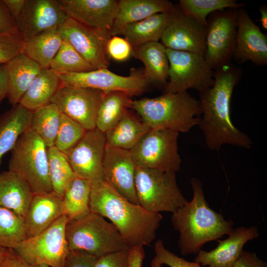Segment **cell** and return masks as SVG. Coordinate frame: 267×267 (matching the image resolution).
Returning a JSON list of instances; mask_svg holds the SVG:
<instances>
[{
	"label": "cell",
	"instance_id": "6da1fadb",
	"mask_svg": "<svg viewBox=\"0 0 267 267\" xmlns=\"http://www.w3.org/2000/svg\"><path fill=\"white\" fill-rule=\"evenodd\" d=\"M241 69L231 63L214 71L213 86L199 92L201 115L198 126L207 147L219 150L224 144L250 148L249 136L233 124L230 102L235 86L241 77Z\"/></svg>",
	"mask_w": 267,
	"mask_h": 267
},
{
	"label": "cell",
	"instance_id": "7a4b0ae2",
	"mask_svg": "<svg viewBox=\"0 0 267 267\" xmlns=\"http://www.w3.org/2000/svg\"><path fill=\"white\" fill-rule=\"evenodd\" d=\"M89 204L91 212L110 221L129 247L149 245L163 219L160 213L129 201L104 181L92 185Z\"/></svg>",
	"mask_w": 267,
	"mask_h": 267
},
{
	"label": "cell",
	"instance_id": "3957f363",
	"mask_svg": "<svg viewBox=\"0 0 267 267\" xmlns=\"http://www.w3.org/2000/svg\"><path fill=\"white\" fill-rule=\"evenodd\" d=\"M191 200L172 213L171 222L179 233L178 245L182 255L197 254L207 242L217 240L233 230L234 222L212 210L206 201L201 182L190 180Z\"/></svg>",
	"mask_w": 267,
	"mask_h": 267
},
{
	"label": "cell",
	"instance_id": "277c9868",
	"mask_svg": "<svg viewBox=\"0 0 267 267\" xmlns=\"http://www.w3.org/2000/svg\"><path fill=\"white\" fill-rule=\"evenodd\" d=\"M132 108L151 129H168L178 133L188 132L198 125L201 115L199 101L187 91L134 100Z\"/></svg>",
	"mask_w": 267,
	"mask_h": 267
},
{
	"label": "cell",
	"instance_id": "5b68a950",
	"mask_svg": "<svg viewBox=\"0 0 267 267\" xmlns=\"http://www.w3.org/2000/svg\"><path fill=\"white\" fill-rule=\"evenodd\" d=\"M65 236L69 250L83 251L97 258L130 248L111 222L91 212L68 220Z\"/></svg>",
	"mask_w": 267,
	"mask_h": 267
},
{
	"label": "cell",
	"instance_id": "8992f818",
	"mask_svg": "<svg viewBox=\"0 0 267 267\" xmlns=\"http://www.w3.org/2000/svg\"><path fill=\"white\" fill-rule=\"evenodd\" d=\"M47 146L30 128L19 137L11 149L8 170L22 177L34 194L53 191L49 174Z\"/></svg>",
	"mask_w": 267,
	"mask_h": 267
},
{
	"label": "cell",
	"instance_id": "52a82bcc",
	"mask_svg": "<svg viewBox=\"0 0 267 267\" xmlns=\"http://www.w3.org/2000/svg\"><path fill=\"white\" fill-rule=\"evenodd\" d=\"M135 187L138 204L152 213H173L188 202L174 172L136 167Z\"/></svg>",
	"mask_w": 267,
	"mask_h": 267
},
{
	"label": "cell",
	"instance_id": "ba28073f",
	"mask_svg": "<svg viewBox=\"0 0 267 267\" xmlns=\"http://www.w3.org/2000/svg\"><path fill=\"white\" fill-rule=\"evenodd\" d=\"M179 133L168 129H150L130 151L137 167L176 173L180 168Z\"/></svg>",
	"mask_w": 267,
	"mask_h": 267
},
{
	"label": "cell",
	"instance_id": "9c48e42d",
	"mask_svg": "<svg viewBox=\"0 0 267 267\" xmlns=\"http://www.w3.org/2000/svg\"><path fill=\"white\" fill-rule=\"evenodd\" d=\"M68 221L65 216H61L47 228L27 238L13 249L32 265L45 264L50 267H64L69 252L65 236Z\"/></svg>",
	"mask_w": 267,
	"mask_h": 267
},
{
	"label": "cell",
	"instance_id": "30bf717a",
	"mask_svg": "<svg viewBox=\"0 0 267 267\" xmlns=\"http://www.w3.org/2000/svg\"><path fill=\"white\" fill-rule=\"evenodd\" d=\"M166 51L169 67L164 93L184 92L190 89L200 92L213 86L214 71L203 55L166 48Z\"/></svg>",
	"mask_w": 267,
	"mask_h": 267
},
{
	"label": "cell",
	"instance_id": "8fae6325",
	"mask_svg": "<svg viewBox=\"0 0 267 267\" xmlns=\"http://www.w3.org/2000/svg\"><path fill=\"white\" fill-rule=\"evenodd\" d=\"M238 8L218 10L207 18L204 57L214 71L230 64L233 57Z\"/></svg>",
	"mask_w": 267,
	"mask_h": 267
},
{
	"label": "cell",
	"instance_id": "7c38bea8",
	"mask_svg": "<svg viewBox=\"0 0 267 267\" xmlns=\"http://www.w3.org/2000/svg\"><path fill=\"white\" fill-rule=\"evenodd\" d=\"M57 75L62 86L90 88L104 92L123 91L132 96L142 94L150 85L144 76L143 69L135 68H132L127 76L117 75L107 68Z\"/></svg>",
	"mask_w": 267,
	"mask_h": 267
},
{
	"label": "cell",
	"instance_id": "4fadbf2b",
	"mask_svg": "<svg viewBox=\"0 0 267 267\" xmlns=\"http://www.w3.org/2000/svg\"><path fill=\"white\" fill-rule=\"evenodd\" d=\"M106 141L105 134L97 128L87 131L83 138L65 153L77 178L95 184L104 181L103 160Z\"/></svg>",
	"mask_w": 267,
	"mask_h": 267
},
{
	"label": "cell",
	"instance_id": "5bb4252c",
	"mask_svg": "<svg viewBox=\"0 0 267 267\" xmlns=\"http://www.w3.org/2000/svg\"><path fill=\"white\" fill-rule=\"evenodd\" d=\"M67 41L95 69L108 68L110 58L106 46L112 37L110 31L93 30L68 18L58 28Z\"/></svg>",
	"mask_w": 267,
	"mask_h": 267
},
{
	"label": "cell",
	"instance_id": "9a60e30c",
	"mask_svg": "<svg viewBox=\"0 0 267 267\" xmlns=\"http://www.w3.org/2000/svg\"><path fill=\"white\" fill-rule=\"evenodd\" d=\"M105 92L96 89L61 85L51 102L87 131L96 128L97 113Z\"/></svg>",
	"mask_w": 267,
	"mask_h": 267
},
{
	"label": "cell",
	"instance_id": "2e32d148",
	"mask_svg": "<svg viewBox=\"0 0 267 267\" xmlns=\"http://www.w3.org/2000/svg\"><path fill=\"white\" fill-rule=\"evenodd\" d=\"M68 18L59 0H25L16 24L19 34L26 42L44 31L58 27Z\"/></svg>",
	"mask_w": 267,
	"mask_h": 267
},
{
	"label": "cell",
	"instance_id": "e0dca14e",
	"mask_svg": "<svg viewBox=\"0 0 267 267\" xmlns=\"http://www.w3.org/2000/svg\"><path fill=\"white\" fill-rule=\"evenodd\" d=\"M136 168L129 150L106 144L103 160L104 181L127 200L138 204L135 187Z\"/></svg>",
	"mask_w": 267,
	"mask_h": 267
},
{
	"label": "cell",
	"instance_id": "ac0fdd59",
	"mask_svg": "<svg viewBox=\"0 0 267 267\" xmlns=\"http://www.w3.org/2000/svg\"><path fill=\"white\" fill-rule=\"evenodd\" d=\"M206 34V27L184 14L179 8L164 32L161 43L166 48L204 55Z\"/></svg>",
	"mask_w": 267,
	"mask_h": 267
},
{
	"label": "cell",
	"instance_id": "d6986e66",
	"mask_svg": "<svg viewBox=\"0 0 267 267\" xmlns=\"http://www.w3.org/2000/svg\"><path fill=\"white\" fill-rule=\"evenodd\" d=\"M234 59L250 60L257 66L267 64V36L252 20L243 7L238 10Z\"/></svg>",
	"mask_w": 267,
	"mask_h": 267
},
{
	"label": "cell",
	"instance_id": "ffe728a7",
	"mask_svg": "<svg viewBox=\"0 0 267 267\" xmlns=\"http://www.w3.org/2000/svg\"><path fill=\"white\" fill-rule=\"evenodd\" d=\"M69 18L89 29L110 31L117 11V0H59Z\"/></svg>",
	"mask_w": 267,
	"mask_h": 267
},
{
	"label": "cell",
	"instance_id": "44dd1931",
	"mask_svg": "<svg viewBox=\"0 0 267 267\" xmlns=\"http://www.w3.org/2000/svg\"><path fill=\"white\" fill-rule=\"evenodd\" d=\"M227 238L218 240L216 248L210 251L200 250L195 259L196 263L206 267H233L240 255L244 245L259 236L255 226L239 227L233 229Z\"/></svg>",
	"mask_w": 267,
	"mask_h": 267
},
{
	"label": "cell",
	"instance_id": "7402d4cb",
	"mask_svg": "<svg viewBox=\"0 0 267 267\" xmlns=\"http://www.w3.org/2000/svg\"><path fill=\"white\" fill-rule=\"evenodd\" d=\"M62 198L52 191L34 194L24 217L27 238L40 233L63 215Z\"/></svg>",
	"mask_w": 267,
	"mask_h": 267
},
{
	"label": "cell",
	"instance_id": "603a6c76",
	"mask_svg": "<svg viewBox=\"0 0 267 267\" xmlns=\"http://www.w3.org/2000/svg\"><path fill=\"white\" fill-rule=\"evenodd\" d=\"M177 7L167 0H119L111 35H123L128 25L156 13L174 11Z\"/></svg>",
	"mask_w": 267,
	"mask_h": 267
},
{
	"label": "cell",
	"instance_id": "cb8c5ba5",
	"mask_svg": "<svg viewBox=\"0 0 267 267\" xmlns=\"http://www.w3.org/2000/svg\"><path fill=\"white\" fill-rule=\"evenodd\" d=\"M132 56L143 63V73L149 84L164 89L169 67L166 47L159 42L148 43L133 48Z\"/></svg>",
	"mask_w": 267,
	"mask_h": 267
},
{
	"label": "cell",
	"instance_id": "d4e9b609",
	"mask_svg": "<svg viewBox=\"0 0 267 267\" xmlns=\"http://www.w3.org/2000/svg\"><path fill=\"white\" fill-rule=\"evenodd\" d=\"M8 80L7 98L12 107L18 105L41 67L21 53L4 64Z\"/></svg>",
	"mask_w": 267,
	"mask_h": 267
},
{
	"label": "cell",
	"instance_id": "484cf974",
	"mask_svg": "<svg viewBox=\"0 0 267 267\" xmlns=\"http://www.w3.org/2000/svg\"><path fill=\"white\" fill-rule=\"evenodd\" d=\"M34 193L28 183L10 171L0 173V207L24 218Z\"/></svg>",
	"mask_w": 267,
	"mask_h": 267
},
{
	"label": "cell",
	"instance_id": "4316f807",
	"mask_svg": "<svg viewBox=\"0 0 267 267\" xmlns=\"http://www.w3.org/2000/svg\"><path fill=\"white\" fill-rule=\"evenodd\" d=\"M179 9L178 6L174 11L156 13L128 25L123 34L124 38L132 48L148 43L158 42Z\"/></svg>",
	"mask_w": 267,
	"mask_h": 267
},
{
	"label": "cell",
	"instance_id": "83f0119b",
	"mask_svg": "<svg viewBox=\"0 0 267 267\" xmlns=\"http://www.w3.org/2000/svg\"><path fill=\"white\" fill-rule=\"evenodd\" d=\"M61 86L57 73L50 69H42L20 99L19 104L33 111L51 102Z\"/></svg>",
	"mask_w": 267,
	"mask_h": 267
},
{
	"label": "cell",
	"instance_id": "f1b7e54d",
	"mask_svg": "<svg viewBox=\"0 0 267 267\" xmlns=\"http://www.w3.org/2000/svg\"><path fill=\"white\" fill-rule=\"evenodd\" d=\"M32 111L18 104L0 116V165L19 136L30 128Z\"/></svg>",
	"mask_w": 267,
	"mask_h": 267
},
{
	"label": "cell",
	"instance_id": "f546056e",
	"mask_svg": "<svg viewBox=\"0 0 267 267\" xmlns=\"http://www.w3.org/2000/svg\"><path fill=\"white\" fill-rule=\"evenodd\" d=\"M57 27L44 31L25 42L22 53L41 69H49L63 39Z\"/></svg>",
	"mask_w": 267,
	"mask_h": 267
},
{
	"label": "cell",
	"instance_id": "4dcf8cb0",
	"mask_svg": "<svg viewBox=\"0 0 267 267\" xmlns=\"http://www.w3.org/2000/svg\"><path fill=\"white\" fill-rule=\"evenodd\" d=\"M132 97L123 91L105 92L97 113L96 128L105 134L114 127L132 108Z\"/></svg>",
	"mask_w": 267,
	"mask_h": 267
},
{
	"label": "cell",
	"instance_id": "1f68e13d",
	"mask_svg": "<svg viewBox=\"0 0 267 267\" xmlns=\"http://www.w3.org/2000/svg\"><path fill=\"white\" fill-rule=\"evenodd\" d=\"M150 129L128 111L114 127L105 133L106 144L130 150Z\"/></svg>",
	"mask_w": 267,
	"mask_h": 267
},
{
	"label": "cell",
	"instance_id": "d6a6232c",
	"mask_svg": "<svg viewBox=\"0 0 267 267\" xmlns=\"http://www.w3.org/2000/svg\"><path fill=\"white\" fill-rule=\"evenodd\" d=\"M92 184L90 182L75 178L66 189L62 197V213L68 220L81 218L88 214Z\"/></svg>",
	"mask_w": 267,
	"mask_h": 267
},
{
	"label": "cell",
	"instance_id": "836d02e7",
	"mask_svg": "<svg viewBox=\"0 0 267 267\" xmlns=\"http://www.w3.org/2000/svg\"><path fill=\"white\" fill-rule=\"evenodd\" d=\"M61 114L58 107L52 102L32 111L30 128L43 139L47 147L54 146Z\"/></svg>",
	"mask_w": 267,
	"mask_h": 267
},
{
	"label": "cell",
	"instance_id": "e575fe53",
	"mask_svg": "<svg viewBox=\"0 0 267 267\" xmlns=\"http://www.w3.org/2000/svg\"><path fill=\"white\" fill-rule=\"evenodd\" d=\"M47 156L53 191L62 198L69 185L77 177L64 153L53 146L47 148Z\"/></svg>",
	"mask_w": 267,
	"mask_h": 267
},
{
	"label": "cell",
	"instance_id": "d590c367",
	"mask_svg": "<svg viewBox=\"0 0 267 267\" xmlns=\"http://www.w3.org/2000/svg\"><path fill=\"white\" fill-rule=\"evenodd\" d=\"M178 6L183 13L207 27V20L212 13L226 8H238L245 5L235 0H179Z\"/></svg>",
	"mask_w": 267,
	"mask_h": 267
},
{
	"label": "cell",
	"instance_id": "8d00e7d4",
	"mask_svg": "<svg viewBox=\"0 0 267 267\" xmlns=\"http://www.w3.org/2000/svg\"><path fill=\"white\" fill-rule=\"evenodd\" d=\"M49 69L57 74L83 73L96 69L63 39Z\"/></svg>",
	"mask_w": 267,
	"mask_h": 267
},
{
	"label": "cell",
	"instance_id": "74e56055",
	"mask_svg": "<svg viewBox=\"0 0 267 267\" xmlns=\"http://www.w3.org/2000/svg\"><path fill=\"white\" fill-rule=\"evenodd\" d=\"M27 238L23 217L0 207V247L13 249Z\"/></svg>",
	"mask_w": 267,
	"mask_h": 267
},
{
	"label": "cell",
	"instance_id": "f35d334b",
	"mask_svg": "<svg viewBox=\"0 0 267 267\" xmlns=\"http://www.w3.org/2000/svg\"><path fill=\"white\" fill-rule=\"evenodd\" d=\"M87 131L79 123L62 114L54 146L65 153L78 143Z\"/></svg>",
	"mask_w": 267,
	"mask_h": 267
},
{
	"label": "cell",
	"instance_id": "ab89813d",
	"mask_svg": "<svg viewBox=\"0 0 267 267\" xmlns=\"http://www.w3.org/2000/svg\"><path fill=\"white\" fill-rule=\"evenodd\" d=\"M155 256L150 263V267H204L195 262H189L167 249L161 239L156 241L154 245Z\"/></svg>",
	"mask_w": 267,
	"mask_h": 267
},
{
	"label": "cell",
	"instance_id": "60d3db41",
	"mask_svg": "<svg viewBox=\"0 0 267 267\" xmlns=\"http://www.w3.org/2000/svg\"><path fill=\"white\" fill-rule=\"evenodd\" d=\"M24 43L19 33L0 34V65L22 53Z\"/></svg>",
	"mask_w": 267,
	"mask_h": 267
},
{
	"label": "cell",
	"instance_id": "b9f144b4",
	"mask_svg": "<svg viewBox=\"0 0 267 267\" xmlns=\"http://www.w3.org/2000/svg\"><path fill=\"white\" fill-rule=\"evenodd\" d=\"M132 47L125 39L118 36H112L107 42L106 49L110 58L117 61H124L131 55Z\"/></svg>",
	"mask_w": 267,
	"mask_h": 267
},
{
	"label": "cell",
	"instance_id": "7bdbcfd3",
	"mask_svg": "<svg viewBox=\"0 0 267 267\" xmlns=\"http://www.w3.org/2000/svg\"><path fill=\"white\" fill-rule=\"evenodd\" d=\"M98 258L79 250H69L64 267H94Z\"/></svg>",
	"mask_w": 267,
	"mask_h": 267
},
{
	"label": "cell",
	"instance_id": "ee69618b",
	"mask_svg": "<svg viewBox=\"0 0 267 267\" xmlns=\"http://www.w3.org/2000/svg\"><path fill=\"white\" fill-rule=\"evenodd\" d=\"M128 250L117 252L98 258L94 267H129Z\"/></svg>",
	"mask_w": 267,
	"mask_h": 267
},
{
	"label": "cell",
	"instance_id": "f6af8a7d",
	"mask_svg": "<svg viewBox=\"0 0 267 267\" xmlns=\"http://www.w3.org/2000/svg\"><path fill=\"white\" fill-rule=\"evenodd\" d=\"M19 33L16 21L12 17L2 0H0V34Z\"/></svg>",
	"mask_w": 267,
	"mask_h": 267
},
{
	"label": "cell",
	"instance_id": "bcb514c9",
	"mask_svg": "<svg viewBox=\"0 0 267 267\" xmlns=\"http://www.w3.org/2000/svg\"><path fill=\"white\" fill-rule=\"evenodd\" d=\"M233 267H267V264L255 253L243 250Z\"/></svg>",
	"mask_w": 267,
	"mask_h": 267
},
{
	"label": "cell",
	"instance_id": "7dc6e473",
	"mask_svg": "<svg viewBox=\"0 0 267 267\" xmlns=\"http://www.w3.org/2000/svg\"><path fill=\"white\" fill-rule=\"evenodd\" d=\"M0 267H36L27 262L13 249L8 248L0 262Z\"/></svg>",
	"mask_w": 267,
	"mask_h": 267
},
{
	"label": "cell",
	"instance_id": "c3c4849f",
	"mask_svg": "<svg viewBox=\"0 0 267 267\" xmlns=\"http://www.w3.org/2000/svg\"><path fill=\"white\" fill-rule=\"evenodd\" d=\"M129 267H142L145 257L143 246L130 247L128 250Z\"/></svg>",
	"mask_w": 267,
	"mask_h": 267
},
{
	"label": "cell",
	"instance_id": "681fc988",
	"mask_svg": "<svg viewBox=\"0 0 267 267\" xmlns=\"http://www.w3.org/2000/svg\"><path fill=\"white\" fill-rule=\"evenodd\" d=\"M2 1L16 21L23 10L25 0H2Z\"/></svg>",
	"mask_w": 267,
	"mask_h": 267
},
{
	"label": "cell",
	"instance_id": "f907efd6",
	"mask_svg": "<svg viewBox=\"0 0 267 267\" xmlns=\"http://www.w3.org/2000/svg\"><path fill=\"white\" fill-rule=\"evenodd\" d=\"M8 80L4 64L0 65V105L7 97Z\"/></svg>",
	"mask_w": 267,
	"mask_h": 267
},
{
	"label": "cell",
	"instance_id": "816d5d0a",
	"mask_svg": "<svg viewBox=\"0 0 267 267\" xmlns=\"http://www.w3.org/2000/svg\"><path fill=\"white\" fill-rule=\"evenodd\" d=\"M259 12L261 14L260 22L263 28L267 30V5H261L259 8Z\"/></svg>",
	"mask_w": 267,
	"mask_h": 267
},
{
	"label": "cell",
	"instance_id": "f5cc1de1",
	"mask_svg": "<svg viewBox=\"0 0 267 267\" xmlns=\"http://www.w3.org/2000/svg\"><path fill=\"white\" fill-rule=\"evenodd\" d=\"M7 249L8 248L0 247V262L4 257Z\"/></svg>",
	"mask_w": 267,
	"mask_h": 267
},
{
	"label": "cell",
	"instance_id": "db71d44e",
	"mask_svg": "<svg viewBox=\"0 0 267 267\" xmlns=\"http://www.w3.org/2000/svg\"><path fill=\"white\" fill-rule=\"evenodd\" d=\"M36 267H50L45 264H41L36 265Z\"/></svg>",
	"mask_w": 267,
	"mask_h": 267
}]
</instances>
